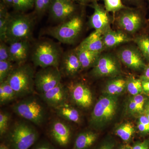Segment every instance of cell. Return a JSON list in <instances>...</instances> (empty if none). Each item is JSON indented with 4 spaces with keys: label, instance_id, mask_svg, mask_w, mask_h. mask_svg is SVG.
Segmentation results:
<instances>
[{
    "label": "cell",
    "instance_id": "cell-1",
    "mask_svg": "<svg viewBox=\"0 0 149 149\" xmlns=\"http://www.w3.org/2000/svg\"><path fill=\"white\" fill-rule=\"evenodd\" d=\"M34 70L29 65L22 64L14 68L6 80L18 97L32 94L35 86Z\"/></svg>",
    "mask_w": 149,
    "mask_h": 149
},
{
    "label": "cell",
    "instance_id": "cell-2",
    "mask_svg": "<svg viewBox=\"0 0 149 149\" xmlns=\"http://www.w3.org/2000/svg\"><path fill=\"white\" fill-rule=\"evenodd\" d=\"M13 111L19 116L40 126L45 122L46 111L40 100L34 97L25 98L15 104Z\"/></svg>",
    "mask_w": 149,
    "mask_h": 149
},
{
    "label": "cell",
    "instance_id": "cell-3",
    "mask_svg": "<svg viewBox=\"0 0 149 149\" xmlns=\"http://www.w3.org/2000/svg\"><path fill=\"white\" fill-rule=\"evenodd\" d=\"M34 24V18L31 15H11L6 33V42L10 44L15 41L29 40Z\"/></svg>",
    "mask_w": 149,
    "mask_h": 149
},
{
    "label": "cell",
    "instance_id": "cell-4",
    "mask_svg": "<svg viewBox=\"0 0 149 149\" xmlns=\"http://www.w3.org/2000/svg\"><path fill=\"white\" fill-rule=\"evenodd\" d=\"M34 127L23 121L15 123L8 134V141L12 149H29L38 138Z\"/></svg>",
    "mask_w": 149,
    "mask_h": 149
},
{
    "label": "cell",
    "instance_id": "cell-5",
    "mask_svg": "<svg viewBox=\"0 0 149 149\" xmlns=\"http://www.w3.org/2000/svg\"><path fill=\"white\" fill-rule=\"evenodd\" d=\"M117 107V99L109 95L102 97L96 103L90 118V123L95 128L102 127L114 117Z\"/></svg>",
    "mask_w": 149,
    "mask_h": 149
},
{
    "label": "cell",
    "instance_id": "cell-6",
    "mask_svg": "<svg viewBox=\"0 0 149 149\" xmlns=\"http://www.w3.org/2000/svg\"><path fill=\"white\" fill-rule=\"evenodd\" d=\"M32 58L35 66L42 68L49 67L58 68L60 52L54 43L49 41H43L35 46Z\"/></svg>",
    "mask_w": 149,
    "mask_h": 149
},
{
    "label": "cell",
    "instance_id": "cell-7",
    "mask_svg": "<svg viewBox=\"0 0 149 149\" xmlns=\"http://www.w3.org/2000/svg\"><path fill=\"white\" fill-rule=\"evenodd\" d=\"M82 27V18L77 15L56 27L51 28L48 33L62 43L71 44L80 34Z\"/></svg>",
    "mask_w": 149,
    "mask_h": 149
},
{
    "label": "cell",
    "instance_id": "cell-8",
    "mask_svg": "<svg viewBox=\"0 0 149 149\" xmlns=\"http://www.w3.org/2000/svg\"><path fill=\"white\" fill-rule=\"evenodd\" d=\"M61 74L58 68L49 67L39 71L35 77V86L40 94L45 93L61 83Z\"/></svg>",
    "mask_w": 149,
    "mask_h": 149
},
{
    "label": "cell",
    "instance_id": "cell-9",
    "mask_svg": "<svg viewBox=\"0 0 149 149\" xmlns=\"http://www.w3.org/2000/svg\"><path fill=\"white\" fill-rule=\"evenodd\" d=\"M120 11L117 22L121 29L133 34L141 28L143 24V17L139 11L126 8Z\"/></svg>",
    "mask_w": 149,
    "mask_h": 149
},
{
    "label": "cell",
    "instance_id": "cell-10",
    "mask_svg": "<svg viewBox=\"0 0 149 149\" xmlns=\"http://www.w3.org/2000/svg\"><path fill=\"white\" fill-rule=\"evenodd\" d=\"M69 95L78 106L87 109L92 105L93 95L90 89L83 83H71L68 85Z\"/></svg>",
    "mask_w": 149,
    "mask_h": 149
},
{
    "label": "cell",
    "instance_id": "cell-11",
    "mask_svg": "<svg viewBox=\"0 0 149 149\" xmlns=\"http://www.w3.org/2000/svg\"><path fill=\"white\" fill-rule=\"evenodd\" d=\"M119 71V64L115 57L105 54L98 58L93 73L97 76H112L118 74Z\"/></svg>",
    "mask_w": 149,
    "mask_h": 149
},
{
    "label": "cell",
    "instance_id": "cell-12",
    "mask_svg": "<svg viewBox=\"0 0 149 149\" xmlns=\"http://www.w3.org/2000/svg\"><path fill=\"white\" fill-rule=\"evenodd\" d=\"M118 57L128 67L134 70L144 69L145 64L143 56L138 49L133 47H125L118 52Z\"/></svg>",
    "mask_w": 149,
    "mask_h": 149
},
{
    "label": "cell",
    "instance_id": "cell-13",
    "mask_svg": "<svg viewBox=\"0 0 149 149\" xmlns=\"http://www.w3.org/2000/svg\"><path fill=\"white\" fill-rule=\"evenodd\" d=\"M40 96L48 105L55 109L67 103L69 93L67 87L61 83L49 91L40 94Z\"/></svg>",
    "mask_w": 149,
    "mask_h": 149
},
{
    "label": "cell",
    "instance_id": "cell-14",
    "mask_svg": "<svg viewBox=\"0 0 149 149\" xmlns=\"http://www.w3.org/2000/svg\"><path fill=\"white\" fill-rule=\"evenodd\" d=\"M72 1L53 0L49 9L51 17L58 21H64L69 18L75 10V6Z\"/></svg>",
    "mask_w": 149,
    "mask_h": 149
},
{
    "label": "cell",
    "instance_id": "cell-15",
    "mask_svg": "<svg viewBox=\"0 0 149 149\" xmlns=\"http://www.w3.org/2000/svg\"><path fill=\"white\" fill-rule=\"evenodd\" d=\"M50 133L54 140L61 146L69 143L71 137V130L67 124L60 120H55L52 123Z\"/></svg>",
    "mask_w": 149,
    "mask_h": 149
},
{
    "label": "cell",
    "instance_id": "cell-16",
    "mask_svg": "<svg viewBox=\"0 0 149 149\" xmlns=\"http://www.w3.org/2000/svg\"><path fill=\"white\" fill-rule=\"evenodd\" d=\"M92 7L94 11L90 19L91 26L95 30H102L104 32L108 29L109 23L108 12L95 0Z\"/></svg>",
    "mask_w": 149,
    "mask_h": 149
},
{
    "label": "cell",
    "instance_id": "cell-17",
    "mask_svg": "<svg viewBox=\"0 0 149 149\" xmlns=\"http://www.w3.org/2000/svg\"><path fill=\"white\" fill-rule=\"evenodd\" d=\"M10 54L11 61L16 63L19 65L23 64L29 54V40L15 41L10 44Z\"/></svg>",
    "mask_w": 149,
    "mask_h": 149
},
{
    "label": "cell",
    "instance_id": "cell-18",
    "mask_svg": "<svg viewBox=\"0 0 149 149\" xmlns=\"http://www.w3.org/2000/svg\"><path fill=\"white\" fill-rule=\"evenodd\" d=\"M103 33L102 30H95L83 40L75 50L101 52L104 46L102 37Z\"/></svg>",
    "mask_w": 149,
    "mask_h": 149
},
{
    "label": "cell",
    "instance_id": "cell-19",
    "mask_svg": "<svg viewBox=\"0 0 149 149\" xmlns=\"http://www.w3.org/2000/svg\"><path fill=\"white\" fill-rule=\"evenodd\" d=\"M62 68L65 74L68 77L75 75L81 68V64L77 52L75 50L67 53L63 58Z\"/></svg>",
    "mask_w": 149,
    "mask_h": 149
},
{
    "label": "cell",
    "instance_id": "cell-20",
    "mask_svg": "<svg viewBox=\"0 0 149 149\" xmlns=\"http://www.w3.org/2000/svg\"><path fill=\"white\" fill-rule=\"evenodd\" d=\"M102 38L104 45L108 47H116L122 43L129 42L131 40L122 32L112 31L109 29L104 32Z\"/></svg>",
    "mask_w": 149,
    "mask_h": 149
},
{
    "label": "cell",
    "instance_id": "cell-21",
    "mask_svg": "<svg viewBox=\"0 0 149 149\" xmlns=\"http://www.w3.org/2000/svg\"><path fill=\"white\" fill-rule=\"evenodd\" d=\"M56 113L65 120L79 123L81 120L80 113L74 108L67 103L55 109Z\"/></svg>",
    "mask_w": 149,
    "mask_h": 149
},
{
    "label": "cell",
    "instance_id": "cell-22",
    "mask_svg": "<svg viewBox=\"0 0 149 149\" xmlns=\"http://www.w3.org/2000/svg\"><path fill=\"white\" fill-rule=\"evenodd\" d=\"M98 135L93 131L80 133L75 139L72 149H88L95 143Z\"/></svg>",
    "mask_w": 149,
    "mask_h": 149
},
{
    "label": "cell",
    "instance_id": "cell-23",
    "mask_svg": "<svg viewBox=\"0 0 149 149\" xmlns=\"http://www.w3.org/2000/svg\"><path fill=\"white\" fill-rule=\"evenodd\" d=\"M75 51L77 52L82 69L88 68L95 64L100 54V53L82 50H75Z\"/></svg>",
    "mask_w": 149,
    "mask_h": 149
},
{
    "label": "cell",
    "instance_id": "cell-24",
    "mask_svg": "<svg viewBox=\"0 0 149 149\" xmlns=\"http://www.w3.org/2000/svg\"><path fill=\"white\" fill-rule=\"evenodd\" d=\"M17 97L15 91L6 80L0 83V104L1 105L8 103Z\"/></svg>",
    "mask_w": 149,
    "mask_h": 149
},
{
    "label": "cell",
    "instance_id": "cell-25",
    "mask_svg": "<svg viewBox=\"0 0 149 149\" xmlns=\"http://www.w3.org/2000/svg\"><path fill=\"white\" fill-rule=\"evenodd\" d=\"M11 15L8 11L6 6L3 2L0 4V39L1 42H5L6 33Z\"/></svg>",
    "mask_w": 149,
    "mask_h": 149
},
{
    "label": "cell",
    "instance_id": "cell-26",
    "mask_svg": "<svg viewBox=\"0 0 149 149\" xmlns=\"http://www.w3.org/2000/svg\"><path fill=\"white\" fill-rule=\"evenodd\" d=\"M147 101V98L141 94L134 96L128 104L129 111L132 113L142 114L145 111Z\"/></svg>",
    "mask_w": 149,
    "mask_h": 149
},
{
    "label": "cell",
    "instance_id": "cell-27",
    "mask_svg": "<svg viewBox=\"0 0 149 149\" xmlns=\"http://www.w3.org/2000/svg\"><path fill=\"white\" fill-rule=\"evenodd\" d=\"M135 132L134 125L131 123H126L118 127L116 130V134L123 141H130Z\"/></svg>",
    "mask_w": 149,
    "mask_h": 149
},
{
    "label": "cell",
    "instance_id": "cell-28",
    "mask_svg": "<svg viewBox=\"0 0 149 149\" xmlns=\"http://www.w3.org/2000/svg\"><path fill=\"white\" fill-rule=\"evenodd\" d=\"M126 84V81L121 78L112 80L107 85V93L109 95L113 96L120 94L124 90Z\"/></svg>",
    "mask_w": 149,
    "mask_h": 149
},
{
    "label": "cell",
    "instance_id": "cell-29",
    "mask_svg": "<svg viewBox=\"0 0 149 149\" xmlns=\"http://www.w3.org/2000/svg\"><path fill=\"white\" fill-rule=\"evenodd\" d=\"M135 42L143 56L149 61V35L139 36L136 38Z\"/></svg>",
    "mask_w": 149,
    "mask_h": 149
},
{
    "label": "cell",
    "instance_id": "cell-30",
    "mask_svg": "<svg viewBox=\"0 0 149 149\" xmlns=\"http://www.w3.org/2000/svg\"><path fill=\"white\" fill-rule=\"evenodd\" d=\"M127 90L133 96L141 94L143 92L142 80L136 78H130L126 84Z\"/></svg>",
    "mask_w": 149,
    "mask_h": 149
},
{
    "label": "cell",
    "instance_id": "cell-31",
    "mask_svg": "<svg viewBox=\"0 0 149 149\" xmlns=\"http://www.w3.org/2000/svg\"><path fill=\"white\" fill-rule=\"evenodd\" d=\"M105 8L108 12L116 13L126 8L121 0H104Z\"/></svg>",
    "mask_w": 149,
    "mask_h": 149
},
{
    "label": "cell",
    "instance_id": "cell-32",
    "mask_svg": "<svg viewBox=\"0 0 149 149\" xmlns=\"http://www.w3.org/2000/svg\"><path fill=\"white\" fill-rule=\"evenodd\" d=\"M13 6L17 11H26L34 6V0H13Z\"/></svg>",
    "mask_w": 149,
    "mask_h": 149
},
{
    "label": "cell",
    "instance_id": "cell-33",
    "mask_svg": "<svg viewBox=\"0 0 149 149\" xmlns=\"http://www.w3.org/2000/svg\"><path fill=\"white\" fill-rule=\"evenodd\" d=\"M12 62L9 61H0V83L6 80L13 70Z\"/></svg>",
    "mask_w": 149,
    "mask_h": 149
},
{
    "label": "cell",
    "instance_id": "cell-34",
    "mask_svg": "<svg viewBox=\"0 0 149 149\" xmlns=\"http://www.w3.org/2000/svg\"><path fill=\"white\" fill-rule=\"evenodd\" d=\"M10 120L9 113L1 111L0 112V135L1 137L7 132Z\"/></svg>",
    "mask_w": 149,
    "mask_h": 149
},
{
    "label": "cell",
    "instance_id": "cell-35",
    "mask_svg": "<svg viewBox=\"0 0 149 149\" xmlns=\"http://www.w3.org/2000/svg\"><path fill=\"white\" fill-rule=\"evenodd\" d=\"M53 0H34V6L38 13L42 14L49 9Z\"/></svg>",
    "mask_w": 149,
    "mask_h": 149
},
{
    "label": "cell",
    "instance_id": "cell-36",
    "mask_svg": "<svg viewBox=\"0 0 149 149\" xmlns=\"http://www.w3.org/2000/svg\"><path fill=\"white\" fill-rule=\"evenodd\" d=\"M5 42H1L0 44V61H11L9 47Z\"/></svg>",
    "mask_w": 149,
    "mask_h": 149
},
{
    "label": "cell",
    "instance_id": "cell-37",
    "mask_svg": "<svg viewBox=\"0 0 149 149\" xmlns=\"http://www.w3.org/2000/svg\"><path fill=\"white\" fill-rule=\"evenodd\" d=\"M132 149H149V138L137 142L132 147Z\"/></svg>",
    "mask_w": 149,
    "mask_h": 149
},
{
    "label": "cell",
    "instance_id": "cell-38",
    "mask_svg": "<svg viewBox=\"0 0 149 149\" xmlns=\"http://www.w3.org/2000/svg\"><path fill=\"white\" fill-rule=\"evenodd\" d=\"M115 143L111 141H105L97 149H113Z\"/></svg>",
    "mask_w": 149,
    "mask_h": 149
},
{
    "label": "cell",
    "instance_id": "cell-39",
    "mask_svg": "<svg viewBox=\"0 0 149 149\" xmlns=\"http://www.w3.org/2000/svg\"><path fill=\"white\" fill-rule=\"evenodd\" d=\"M139 121L143 124L149 131V119L146 115H141L139 117Z\"/></svg>",
    "mask_w": 149,
    "mask_h": 149
},
{
    "label": "cell",
    "instance_id": "cell-40",
    "mask_svg": "<svg viewBox=\"0 0 149 149\" xmlns=\"http://www.w3.org/2000/svg\"><path fill=\"white\" fill-rule=\"evenodd\" d=\"M138 128L140 133L142 134H143V135L149 134V131L146 128V126L139 121L138 123Z\"/></svg>",
    "mask_w": 149,
    "mask_h": 149
},
{
    "label": "cell",
    "instance_id": "cell-41",
    "mask_svg": "<svg viewBox=\"0 0 149 149\" xmlns=\"http://www.w3.org/2000/svg\"><path fill=\"white\" fill-rule=\"evenodd\" d=\"M33 149H56L53 146L50 144L44 143L40 144L35 147Z\"/></svg>",
    "mask_w": 149,
    "mask_h": 149
},
{
    "label": "cell",
    "instance_id": "cell-42",
    "mask_svg": "<svg viewBox=\"0 0 149 149\" xmlns=\"http://www.w3.org/2000/svg\"><path fill=\"white\" fill-rule=\"evenodd\" d=\"M141 80H149V64L144 68L143 74L141 77Z\"/></svg>",
    "mask_w": 149,
    "mask_h": 149
},
{
    "label": "cell",
    "instance_id": "cell-43",
    "mask_svg": "<svg viewBox=\"0 0 149 149\" xmlns=\"http://www.w3.org/2000/svg\"><path fill=\"white\" fill-rule=\"evenodd\" d=\"M142 80L143 91L145 93H149V80Z\"/></svg>",
    "mask_w": 149,
    "mask_h": 149
},
{
    "label": "cell",
    "instance_id": "cell-44",
    "mask_svg": "<svg viewBox=\"0 0 149 149\" xmlns=\"http://www.w3.org/2000/svg\"><path fill=\"white\" fill-rule=\"evenodd\" d=\"M3 3L8 6H12L13 4V0H1Z\"/></svg>",
    "mask_w": 149,
    "mask_h": 149
},
{
    "label": "cell",
    "instance_id": "cell-45",
    "mask_svg": "<svg viewBox=\"0 0 149 149\" xmlns=\"http://www.w3.org/2000/svg\"><path fill=\"white\" fill-rule=\"evenodd\" d=\"M118 149H132V147L130 146V145H128V144H126V145L121 146Z\"/></svg>",
    "mask_w": 149,
    "mask_h": 149
},
{
    "label": "cell",
    "instance_id": "cell-46",
    "mask_svg": "<svg viewBox=\"0 0 149 149\" xmlns=\"http://www.w3.org/2000/svg\"><path fill=\"white\" fill-rule=\"evenodd\" d=\"M125 1L132 3H138L141 1V0H125Z\"/></svg>",
    "mask_w": 149,
    "mask_h": 149
},
{
    "label": "cell",
    "instance_id": "cell-47",
    "mask_svg": "<svg viewBox=\"0 0 149 149\" xmlns=\"http://www.w3.org/2000/svg\"><path fill=\"white\" fill-rule=\"evenodd\" d=\"M0 149H9L8 147L6 146L4 144H1L0 146Z\"/></svg>",
    "mask_w": 149,
    "mask_h": 149
},
{
    "label": "cell",
    "instance_id": "cell-48",
    "mask_svg": "<svg viewBox=\"0 0 149 149\" xmlns=\"http://www.w3.org/2000/svg\"><path fill=\"white\" fill-rule=\"evenodd\" d=\"M145 110H149V100L148 101H147L145 105Z\"/></svg>",
    "mask_w": 149,
    "mask_h": 149
},
{
    "label": "cell",
    "instance_id": "cell-49",
    "mask_svg": "<svg viewBox=\"0 0 149 149\" xmlns=\"http://www.w3.org/2000/svg\"><path fill=\"white\" fill-rule=\"evenodd\" d=\"M72 1H77L82 3H85L88 2L89 0H72Z\"/></svg>",
    "mask_w": 149,
    "mask_h": 149
},
{
    "label": "cell",
    "instance_id": "cell-50",
    "mask_svg": "<svg viewBox=\"0 0 149 149\" xmlns=\"http://www.w3.org/2000/svg\"><path fill=\"white\" fill-rule=\"evenodd\" d=\"M144 114L146 115V116L149 119V110H145V111H144Z\"/></svg>",
    "mask_w": 149,
    "mask_h": 149
},
{
    "label": "cell",
    "instance_id": "cell-51",
    "mask_svg": "<svg viewBox=\"0 0 149 149\" xmlns=\"http://www.w3.org/2000/svg\"></svg>",
    "mask_w": 149,
    "mask_h": 149
}]
</instances>
